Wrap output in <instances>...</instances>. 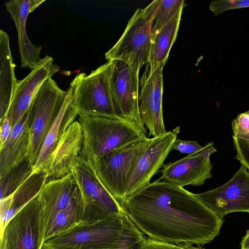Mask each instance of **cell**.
<instances>
[{"mask_svg":"<svg viewBox=\"0 0 249 249\" xmlns=\"http://www.w3.org/2000/svg\"><path fill=\"white\" fill-rule=\"evenodd\" d=\"M67 94L68 90H63L55 81L49 78L39 88L28 108L27 157L33 166Z\"/></svg>","mask_w":249,"mask_h":249,"instance_id":"cell-5","label":"cell"},{"mask_svg":"<svg viewBox=\"0 0 249 249\" xmlns=\"http://www.w3.org/2000/svg\"><path fill=\"white\" fill-rule=\"evenodd\" d=\"M28 109L12 128L4 144L0 148V177L27 157L29 144Z\"/></svg>","mask_w":249,"mask_h":249,"instance_id":"cell-21","label":"cell"},{"mask_svg":"<svg viewBox=\"0 0 249 249\" xmlns=\"http://www.w3.org/2000/svg\"><path fill=\"white\" fill-rule=\"evenodd\" d=\"M44 1L45 0H12L5 3L17 29L22 68L32 70L43 60L40 57L42 47L33 44L28 37L26 22L29 14Z\"/></svg>","mask_w":249,"mask_h":249,"instance_id":"cell-17","label":"cell"},{"mask_svg":"<svg viewBox=\"0 0 249 249\" xmlns=\"http://www.w3.org/2000/svg\"><path fill=\"white\" fill-rule=\"evenodd\" d=\"M143 249H204L186 243H167L152 239H145Z\"/></svg>","mask_w":249,"mask_h":249,"instance_id":"cell-29","label":"cell"},{"mask_svg":"<svg viewBox=\"0 0 249 249\" xmlns=\"http://www.w3.org/2000/svg\"><path fill=\"white\" fill-rule=\"evenodd\" d=\"M84 143L81 125L74 121L66 130L50 157L45 171L48 178L57 179L71 173L78 163Z\"/></svg>","mask_w":249,"mask_h":249,"instance_id":"cell-16","label":"cell"},{"mask_svg":"<svg viewBox=\"0 0 249 249\" xmlns=\"http://www.w3.org/2000/svg\"><path fill=\"white\" fill-rule=\"evenodd\" d=\"M145 239L134 244L123 247L119 249H143Z\"/></svg>","mask_w":249,"mask_h":249,"instance_id":"cell-34","label":"cell"},{"mask_svg":"<svg viewBox=\"0 0 249 249\" xmlns=\"http://www.w3.org/2000/svg\"><path fill=\"white\" fill-rule=\"evenodd\" d=\"M179 129L178 127L162 135L147 138L128 170L124 199L149 183L153 176L164 165Z\"/></svg>","mask_w":249,"mask_h":249,"instance_id":"cell-8","label":"cell"},{"mask_svg":"<svg viewBox=\"0 0 249 249\" xmlns=\"http://www.w3.org/2000/svg\"><path fill=\"white\" fill-rule=\"evenodd\" d=\"M182 10L179 11L157 35L152 42L146 70L152 73L164 67L177 36Z\"/></svg>","mask_w":249,"mask_h":249,"instance_id":"cell-23","label":"cell"},{"mask_svg":"<svg viewBox=\"0 0 249 249\" xmlns=\"http://www.w3.org/2000/svg\"><path fill=\"white\" fill-rule=\"evenodd\" d=\"M8 34L0 30V120L7 114L17 86Z\"/></svg>","mask_w":249,"mask_h":249,"instance_id":"cell-22","label":"cell"},{"mask_svg":"<svg viewBox=\"0 0 249 249\" xmlns=\"http://www.w3.org/2000/svg\"><path fill=\"white\" fill-rule=\"evenodd\" d=\"M145 239L123 211L95 222H81L46 240L42 249H119Z\"/></svg>","mask_w":249,"mask_h":249,"instance_id":"cell-2","label":"cell"},{"mask_svg":"<svg viewBox=\"0 0 249 249\" xmlns=\"http://www.w3.org/2000/svg\"><path fill=\"white\" fill-rule=\"evenodd\" d=\"M234 148L238 160L249 170V141L237 139L232 136Z\"/></svg>","mask_w":249,"mask_h":249,"instance_id":"cell-30","label":"cell"},{"mask_svg":"<svg viewBox=\"0 0 249 249\" xmlns=\"http://www.w3.org/2000/svg\"><path fill=\"white\" fill-rule=\"evenodd\" d=\"M79 190L71 173L45 183L38 195L43 233L54 216L69 205Z\"/></svg>","mask_w":249,"mask_h":249,"instance_id":"cell-18","label":"cell"},{"mask_svg":"<svg viewBox=\"0 0 249 249\" xmlns=\"http://www.w3.org/2000/svg\"><path fill=\"white\" fill-rule=\"evenodd\" d=\"M196 197L217 217L243 212L249 213V171L243 164L232 178L223 185Z\"/></svg>","mask_w":249,"mask_h":249,"instance_id":"cell-12","label":"cell"},{"mask_svg":"<svg viewBox=\"0 0 249 249\" xmlns=\"http://www.w3.org/2000/svg\"><path fill=\"white\" fill-rule=\"evenodd\" d=\"M232 136L249 141V110L239 114L232 122Z\"/></svg>","mask_w":249,"mask_h":249,"instance_id":"cell-28","label":"cell"},{"mask_svg":"<svg viewBox=\"0 0 249 249\" xmlns=\"http://www.w3.org/2000/svg\"><path fill=\"white\" fill-rule=\"evenodd\" d=\"M51 56L46 55L41 63L31 70L29 74L18 81L14 95L8 109L7 115L10 120L11 128L21 119L28 110L39 88L49 78L58 71Z\"/></svg>","mask_w":249,"mask_h":249,"instance_id":"cell-15","label":"cell"},{"mask_svg":"<svg viewBox=\"0 0 249 249\" xmlns=\"http://www.w3.org/2000/svg\"><path fill=\"white\" fill-rule=\"evenodd\" d=\"M71 173L83 201L81 222L97 221L124 211L121 203L107 191L86 161L79 160Z\"/></svg>","mask_w":249,"mask_h":249,"instance_id":"cell-7","label":"cell"},{"mask_svg":"<svg viewBox=\"0 0 249 249\" xmlns=\"http://www.w3.org/2000/svg\"><path fill=\"white\" fill-rule=\"evenodd\" d=\"M83 211V201L79 190L69 205L53 218L44 232L43 243L52 237L80 223Z\"/></svg>","mask_w":249,"mask_h":249,"instance_id":"cell-24","label":"cell"},{"mask_svg":"<svg viewBox=\"0 0 249 249\" xmlns=\"http://www.w3.org/2000/svg\"><path fill=\"white\" fill-rule=\"evenodd\" d=\"M216 151L213 142H208L200 151L164 165L160 179L182 187L201 186L212 177L210 156Z\"/></svg>","mask_w":249,"mask_h":249,"instance_id":"cell-13","label":"cell"},{"mask_svg":"<svg viewBox=\"0 0 249 249\" xmlns=\"http://www.w3.org/2000/svg\"><path fill=\"white\" fill-rule=\"evenodd\" d=\"M108 62L109 87L117 116L145 129L139 111V76L123 61Z\"/></svg>","mask_w":249,"mask_h":249,"instance_id":"cell-10","label":"cell"},{"mask_svg":"<svg viewBox=\"0 0 249 249\" xmlns=\"http://www.w3.org/2000/svg\"><path fill=\"white\" fill-rule=\"evenodd\" d=\"M249 7V0H215L211 2L209 9L214 16L228 10Z\"/></svg>","mask_w":249,"mask_h":249,"instance_id":"cell-27","label":"cell"},{"mask_svg":"<svg viewBox=\"0 0 249 249\" xmlns=\"http://www.w3.org/2000/svg\"><path fill=\"white\" fill-rule=\"evenodd\" d=\"M0 148L5 143L8 139L11 132V126L10 120L9 116L6 115L3 118L0 120Z\"/></svg>","mask_w":249,"mask_h":249,"instance_id":"cell-32","label":"cell"},{"mask_svg":"<svg viewBox=\"0 0 249 249\" xmlns=\"http://www.w3.org/2000/svg\"><path fill=\"white\" fill-rule=\"evenodd\" d=\"M120 203L137 228L157 241L203 245L223 224L195 194L164 180L150 182Z\"/></svg>","mask_w":249,"mask_h":249,"instance_id":"cell-1","label":"cell"},{"mask_svg":"<svg viewBox=\"0 0 249 249\" xmlns=\"http://www.w3.org/2000/svg\"><path fill=\"white\" fill-rule=\"evenodd\" d=\"M83 133L81 160H91L141 139L146 131L136 124L118 116L97 114H78Z\"/></svg>","mask_w":249,"mask_h":249,"instance_id":"cell-3","label":"cell"},{"mask_svg":"<svg viewBox=\"0 0 249 249\" xmlns=\"http://www.w3.org/2000/svg\"><path fill=\"white\" fill-rule=\"evenodd\" d=\"M41 206L38 196L7 224L0 235V249H42Z\"/></svg>","mask_w":249,"mask_h":249,"instance_id":"cell-11","label":"cell"},{"mask_svg":"<svg viewBox=\"0 0 249 249\" xmlns=\"http://www.w3.org/2000/svg\"><path fill=\"white\" fill-rule=\"evenodd\" d=\"M203 148L195 141H184L176 138L174 141L171 150L178 151L182 154L191 155L194 154Z\"/></svg>","mask_w":249,"mask_h":249,"instance_id":"cell-31","label":"cell"},{"mask_svg":"<svg viewBox=\"0 0 249 249\" xmlns=\"http://www.w3.org/2000/svg\"><path fill=\"white\" fill-rule=\"evenodd\" d=\"M109 62L87 75L78 74L69 88L71 103L80 113L116 115L109 83Z\"/></svg>","mask_w":249,"mask_h":249,"instance_id":"cell-6","label":"cell"},{"mask_svg":"<svg viewBox=\"0 0 249 249\" xmlns=\"http://www.w3.org/2000/svg\"><path fill=\"white\" fill-rule=\"evenodd\" d=\"M241 249H249V229L242 239L240 243Z\"/></svg>","mask_w":249,"mask_h":249,"instance_id":"cell-33","label":"cell"},{"mask_svg":"<svg viewBox=\"0 0 249 249\" xmlns=\"http://www.w3.org/2000/svg\"><path fill=\"white\" fill-rule=\"evenodd\" d=\"M160 2L155 0L144 8L136 10L121 37L105 53L107 61H123L139 76L141 68L148 62L152 43L151 20Z\"/></svg>","mask_w":249,"mask_h":249,"instance_id":"cell-4","label":"cell"},{"mask_svg":"<svg viewBox=\"0 0 249 249\" xmlns=\"http://www.w3.org/2000/svg\"><path fill=\"white\" fill-rule=\"evenodd\" d=\"M184 2V0H161L151 20L150 28L151 42L158 33L179 11L182 10Z\"/></svg>","mask_w":249,"mask_h":249,"instance_id":"cell-26","label":"cell"},{"mask_svg":"<svg viewBox=\"0 0 249 249\" xmlns=\"http://www.w3.org/2000/svg\"><path fill=\"white\" fill-rule=\"evenodd\" d=\"M48 178L44 171L32 174L11 195L0 200V235L8 222L38 196Z\"/></svg>","mask_w":249,"mask_h":249,"instance_id":"cell-19","label":"cell"},{"mask_svg":"<svg viewBox=\"0 0 249 249\" xmlns=\"http://www.w3.org/2000/svg\"><path fill=\"white\" fill-rule=\"evenodd\" d=\"M33 165L26 157L0 178V200L11 195L33 173Z\"/></svg>","mask_w":249,"mask_h":249,"instance_id":"cell-25","label":"cell"},{"mask_svg":"<svg viewBox=\"0 0 249 249\" xmlns=\"http://www.w3.org/2000/svg\"><path fill=\"white\" fill-rule=\"evenodd\" d=\"M163 66L150 73L145 70L140 81L139 111L143 125L154 137L166 133L162 114Z\"/></svg>","mask_w":249,"mask_h":249,"instance_id":"cell-14","label":"cell"},{"mask_svg":"<svg viewBox=\"0 0 249 249\" xmlns=\"http://www.w3.org/2000/svg\"><path fill=\"white\" fill-rule=\"evenodd\" d=\"M147 138L130 142L99 158L85 161L107 191L120 202L124 199L130 165Z\"/></svg>","mask_w":249,"mask_h":249,"instance_id":"cell-9","label":"cell"},{"mask_svg":"<svg viewBox=\"0 0 249 249\" xmlns=\"http://www.w3.org/2000/svg\"><path fill=\"white\" fill-rule=\"evenodd\" d=\"M67 90L66 100L43 142L34 164L32 174L44 171L63 133L78 116L77 110L72 104L70 91Z\"/></svg>","mask_w":249,"mask_h":249,"instance_id":"cell-20","label":"cell"}]
</instances>
